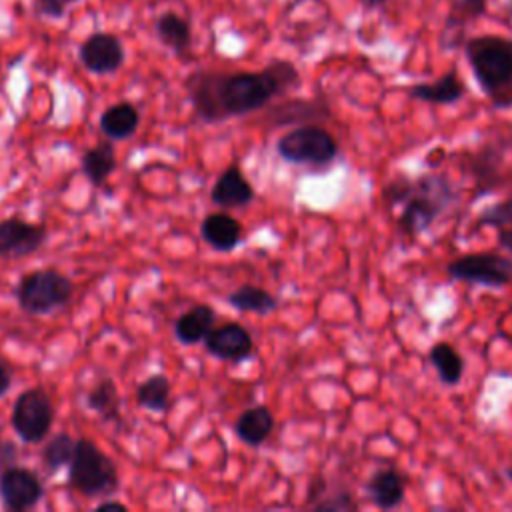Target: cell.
<instances>
[{"instance_id":"obj_1","label":"cell","mask_w":512,"mask_h":512,"mask_svg":"<svg viewBox=\"0 0 512 512\" xmlns=\"http://www.w3.org/2000/svg\"><path fill=\"white\" fill-rule=\"evenodd\" d=\"M298 80L294 64L276 60L258 72H196L186 88L198 116L218 122L264 108L272 98L294 88Z\"/></svg>"},{"instance_id":"obj_2","label":"cell","mask_w":512,"mask_h":512,"mask_svg":"<svg viewBox=\"0 0 512 512\" xmlns=\"http://www.w3.org/2000/svg\"><path fill=\"white\" fill-rule=\"evenodd\" d=\"M382 200L388 208L400 204V230L408 236H418L454 202V188L440 174H424L416 180L398 176L382 188Z\"/></svg>"},{"instance_id":"obj_3","label":"cell","mask_w":512,"mask_h":512,"mask_svg":"<svg viewBox=\"0 0 512 512\" xmlns=\"http://www.w3.org/2000/svg\"><path fill=\"white\" fill-rule=\"evenodd\" d=\"M472 74L494 108L512 106V40L498 34L474 36L464 44Z\"/></svg>"},{"instance_id":"obj_4","label":"cell","mask_w":512,"mask_h":512,"mask_svg":"<svg viewBox=\"0 0 512 512\" xmlns=\"http://www.w3.org/2000/svg\"><path fill=\"white\" fill-rule=\"evenodd\" d=\"M68 466L70 486L86 498L110 496L120 486L116 464L88 438L76 440L74 456Z\"/></svg>"},{"instance_id":"obj_5","label":"cell","mask_w":512,"mask_h":512,"mask_svg":"<svg viewBox=\"0 0 512 512\" xmlns=\"http://www.w3.org/2000/svg\"><path fill=\"white\" fill-rule=\"evenodd\" d=\"M74 292V284L58 270L44 268L34 270L20 278L16 286V298L28 314H48L64 306Z\"/></svg>"},{"instance_id":"obj_6","label":"cell","mask_w":512,"mask_h":512,"mask_svg":"<svg viewBox=\"0 0 512 512\" xmlns=\"http://www.w3.org/2000/svg\"><path fill=\"white\" fill-rule=\"evenodd\" d=\"M276 152L292 164L326 166L336 158L338 144L328 130L306 124L280 136L276 142Z\"/></svg>"},{"instance_id":"obj_7","label":"cell","mask_w":512,"mask_h":512,"mask_svg":"<svg viewBox=\"0 0 512 512\" xmlns=\"http://www.w3.org/2000/svg\"><path fill=\"white\" fill-rule=\"evenodd\" d=\"M52 422L54 406L42 388H28L16 398L12 408V428L24 442H40L50 432Z\"/></svg>"},{"instance_id":"obj_8","label":"cell","mask_w":512,"mask_h":512,"mask_svg":"<svg viewBox=\"0 0 512 512\" xmlns=\"http://www.w3.org/2000/svg\"><path fill=\"white\" fill-rule=\"evenodd\" d=\"M446 272L454 280L500 288L512 280V260L498 252H472L450 262Z\"/></svg>"},{"instance_id":"obj_9","label":"cell","mask_w":512,"mask_h":512,"mask_svg":"<svg viewBox=\"0 0 512 512\" xmlns=\"http://www.w3.org/2000/svg\"><path fill=\"white\" fill-rule=\"evenodd\" d=\"M44 496L38 476L22 466H8L0 472V498L12 512L34 508Z\"/></svg>"},{"instance_id":"obj_10","label":"cell","mask_w":512,"mask_h":512,"mask_svg":"<svg viewBox=\"0 0 512 512\" xmlns=\"http://www.w3.org/2000/svg\"><path fill=\"white\" fill-rule=\"evenodd\" d=\"M46 242L44 224L22 218L0 220V258H24L34 254Z\"/></svg>"},{"instance_id":"obj_11","label":"cell","mask_w":512,"mask_h":512,"mask_svg":"<svg viewBox=\"0 0 512 512\" xmlns=\"http://www.w3.org/2000/svg\"><path fill=\"white\" fill-rule=\"evenodd\" d=\"M204 344L212 356L220 360H230V362L248 360L254 350L250 332L236 322H228L212 328L204 338Z\"/></svg>"},{"instance_id":"obj_12","label":"cell","mask_w":512,"mask_h":512,"mask_svg":"<svg viewBox=\"0 0 512 512\" xmlns=\"http://www.w3.org/2000/svg\"><path fill=\"white\" fill-rule=\"evenodd\" d=\"M80 60L94 74L116 72L124 62L122 42L114 34L96 32L82 42Z\"/></svg>"},{"instance_id":"obj_13","label":"cell","mask_w":512,"mask_h":512,"mask_svg":"<svg viewBox=\"0 0 512 512\" xmlns=\"http://www.w3.org/2000/svg\"><path fill=\"white\" fill-rule=\"evenodd\" d=\"M210 198L220 208H242L252 202L254 188L244 178L242 170L236 164H232L214 182Z\"/></svg>"},{"instance_id":"obj_14","label":"cell","mask_w":512,"mask_h":512,"mask_svg":"<svg viewBox=\"0 0 512 512\" xmlns=\"http://www.w3.org/2000/svg\"><path fill=\"white\" fill-rule=\"evenodd\" d=\"M502 162H504V146L502 144H486L476 156L468 162V172L478 184L480 192H488L502 182Z\"/></svg>"},{"instance_id":"obj_15","label":"cell","mask_w":512,"mask_h":512,"mask_svg":"<svg viewBox=\"0 0 512 512\" xmlns=\"http://www.w3.org/2000/svg\"><path fill=\"white\" fill-rule=\"evenodd\" d=\"M366 492L370 500L382 508V510H392L402 504L404 492H406V480L400 472L392 468H382L374 472L366 484Z\"/></svg>"},{"instance_id":"obj_16","label":"cell","mask_w":512,"mask_h":512,"mask_svg":"<svg viewBox=\"0 0 512 512\" xmlns=\"http://www.w3.org/2000/svg\"><path fill=\"white\" fill-rule=\"evenodd\" d=\"M200 232H202V238L214 250H220V252L234 250L242 238L240 222L226 212L208 214L200 226Z\"/></svg>"},{"instance_id":"obj_17","label":"cell","mask_w":512,"mask_h":512,"mask_svg":"<svg viewBox=\"0 0 512 512\" xmlns=\"http://www.w3.org/2000/svg\"><path fill=\"white\" fill-rule=\"evenodd\" d=\"M216 312L208 304H196L178 316L174 324V334L182 344H196L208 336L214 328Z\"/></svg>"},{"instance_id":"obj_18","label":"cell","mask_w":512,"mask_h":512,"mask_svg":"<svg viewBox=\"0 0 512 512\" xmlns=\"http://www.w3.org/2000/svg\"><path fill=\"white\" fill-rule=\"evenodd\" d=\"M466 88L454 70L442 74L436 82H422L410 88V96L430 104H454L464 96Z\"/></svg>"},{"instance_id":"obj_19","label":"cell","mask_w":512,"mask_h":512,"mask_svg":"<svg viewBox=\"0 0 512 512\" xmlns=\"http://www.w3.org/2000/svg\"><path fill=\"white\" fill-rule=\"evenodd\" d=\"M140 126V112L130 102H118L106 108L100 116V130L110 140H126Z\"/></svg>"},{"instance_id":"obj_20","label":"cell","mask_w":512,"mask_h":512,"mask_svg":"<svg viewBox=\"0 0 512 512\" xmlns=\"http://www.w3.org/2000/svg\"><path fill=\"white\" fill-rule=\"evenodd\" d=\"M486 12V0H454L446 16L442 44L454 48L460 42V32Z\"/></svg>"},{"instance_id":"obj_21","label":"cell","mask_w":512,"mask_h":512,"mask_svg":"<svg viewBox=\"0 0 512 512\" xmlns=\"http://www.w3.org/2000/svg\"><path fill=\"white\" fill-rule=\"evenodd\" d=\"M274 428V416L268 406H254L240 414L234 424L236 436L248 446H260Z\"/></svg>"},{"instance_id":"obj_22","label":"cell","mask_w":512,"mask_h":512,"mask_svg":"<svg viewBox=\"0 0 512 512\" xmlns=\"http://www.w3.org/2000/svg\"><path fill=\"white\" fill-rule=\"evenodd\" d=\"M82 170L86 178L100 186L108 180V176L116 170V150L110 140L96 144L94 148H88L82 156Z\"/></svg>"},{"instance_id":"obj_23","label":"cell","mask_w":512,"mask_h":512,"mask_svg":"<svg viewBox=\"0 0 512 512\" xmlns=\"http://www.w3.org/2000/svg\"><path fill=\"white\" fill-rule=\"evenodd\" d=\"M156 34L162 40V44H166L176 54H186L190 48V42H192V32H190L188 20H184L182 16H178L174 12H164L156 20Z\"/></svg>"},{"instance_id":"obj_24","label":"cell","mask_w":512,"mask_h":512,"mask_svg":"<svg viewBox=\"0 0 512 512\" xmlns=\"http://www.w3.org/2000/svg\"><path fill=\"white\" fill-rule=\"evenodd\" d=\"M172 384L164 374H152L136 388V402L152 412H166L170 406Z\"/></svg>"},{"instance_id":"obj_25","label":"cell","mask_w":512,"mask_h":512,"mask_svg":"<svg viewBox=\"0 0 512 512\" xmlns=\"http://www.w3.org/2000/svg\"><path fill=\"white\" fill-rule=\"evenodd\" d=\"M228 302L240 312H254V314H268L276 310L278 300L264 288L244 284L228 294Z\"/></svg>"},{"instance_id":"obj_26","label":"cell","mask_w":512,"mask_h":512,"mask_svg":"<svg viewBox=\"0 0 512 512\" xmlns=\"http://www.w3.org/2000/svg\"><path fill=\"white\" fill-rule=\"evenodd\" d=\"M430 362L436 368L440 380L448 386H454L460 382L464 374V360L462 356L450 346L448 342H438L430 348Z\"/></svg>"},{"instance_id":"obj_27","label":"cell","mask_w":512,"mask_h":512,"mask_svg":"<svg viewBox=\"0 0 512 512\" xmlns=\"http://www.w3.org/2000/svg\"><path fill=\"white\" fill-rule=\"evenodd\" d=\"M86 406L104 420H112L120 412V394L112 378H102L88 394Z\"/></svg>"},{"instance_id":"obj_28","label":"cell","mask_w":512,"mask_h":512,"mask_svg":"<svg viewBox=\"0 0 512 512\" xmlns=\"http://www.w3.org/2000/svg\"><path fill=\"white\" fill-rule=\"evenodd\" d=\"M74 448H76V440L66 434V432H60L56 436L50 438V442L44 446L42 450V462L48 470H60L62 466L70 464L72 456H74Z\"/></svg>"},{"instance_id":"obj_29","label":"cell","mask_w":512,"mask_h":512,"mask_svg":"<svg viewBox=\"0 0 512 512\" xmlns=\"http://www.w3.org/2000/svg\"><path fill=\"white\" fill-rule=\"evenodd\" d=\"M478 226H494V228H506L512 226V194L504 200L488 206L478 216Z\"/></svg>"},{"instance_id":"obj_30","label":"cell","mask_w":512,"mask_h":512,"mask_svg":"<svg viewBox=\"0 0 512 512\" xmlns=\"http://www.w3.org/2000/svg\"><path fill=\"white\" fill-rule=\"evenodd\" d=\"M312 506H314V510H322V512H340V510H354L356 502L352 500V496L348 492H338L334 496L314 502Z\"/></svg>"},{"instance_id":"obj_31","label":"cell","mask_w":512,"mask_h":512,"mask_svg":"<svg viewBox=\"0 0 512 512\" xmlns=\"http://www.w3.org/2000/svg\"><path fill=\"white\" fill-rule=\"evenodd\" d=\"M72 2H78V0H38V6H40V12L46 16H62L64 8Z\"/></svg>"},{"instance_id":"obj_32","label":"cell","mask_w":512,"mask_h":512,"mask_svg":"<svg viewBox=\"0 0 512 512\" xmlns=\"http://www.w3.org/2000/svg\"><path fill=\"white\" fill-rule=\"evenodd\" d=\"M18 458V452H16V446L10 442V440H0V468H8V466H14Z\"/></svg>"},{"instance_id":"obj_33","label":"cell","mask_w":512,"mask_h":512,"mask_svg":"<svg viewBox=\"0 0 512 512\" xmlns=\"http://www.w3.org/2000/svg\"><path fill=\"white\" fill-rule=\"evenodd\" d=\"M96 510H98V512H106V510L126 512V510H128V506H126V504H122L120 500H104V502H100V504L96 506Z\"/></svg>"},{"instance_id":"obj_34","label":"cell","mask_w":512,"mask_h":512,"mask_svg":"<svg viewBox=\"0 0 512 512\" xmlns=\"http://www.w3.org/2000/svg\"><path fill=\"white\" fill-rule=\"evenodd\" d=\"M498 242H500V246H504L508 252H512V226L500 228V232H498Z\"/></svg>"},{"instance_id":"obj_35","label":"cell","mask_w":512,"mask_h":512,"mask_svg":"<svg viewBox=\"0 0 512 512\" xmlns=\"http://www.w3.org/2000/svg\"><path fill=\"white\" fill-rule=\"evenodd\" d=\"M10 374H8V370L0 364V398L10 390Z\"/></svg>"},{"instance_id":"obj_36","label":"cell","mask_w":512,"mask_h":512,"mask_svg":"<svg viewBox=\"0 0 512 512\" xmlns=\"http://www.w3.org/2000/svg\"><path fill=\"white\" fill-rule=\"evenodd\" d=\"M362 4H364L368 10H372V8H380V6H384V4H386V0H362Z\"/></svg>"},{"instance_id":"obj_37","label":"cell","mask_w":512,"mask_h":512,"mask_svg":"<svg viewBox=\"0 0 512 512\" xmlns=\"http://www.w3.org/2000/svg\"><path fill=\"white\" fill-rule=\"evenodd\" d=\"M506 476H508V480L512 482V468H508V470H506Z\"/></svg>"}]
</instances>
